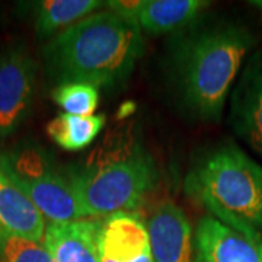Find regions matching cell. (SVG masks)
Returning a JSON list of instances; mask_svg holds the SVG:
<instances>
[{"instance_id":"obj_4","label":"cell","mask_w":262,"mask_h":262,"mask_svg":"<svg viewBox=\"0 0 262 262\" xmlns=\"http://www.w3.org/2000/svg\"><path fill=\"white\" fill-rule=\"evenodd\" d=\"M184 189L208 215L262 242V166L236 143L223 141L201 153Z\"/></svg>"},{"instance_id":"obj_19","label":"cell","mask_w":262,"mask_h":262,"mask_svg":"<svg viewBox=\"0 0 262 262\" xmlns=\"http://www.w3.org/2000/svg\"><path fill=\"white\" fill-rule=\"evenodd\" d=\"M248 3H249V5H252L253 8L262 10V0H251V2H248Z\"/></svg>"},{"instance_id":"obj_11","label":"cell","mask_w":262,"mask_h":262,"mask_svg":"<svg viewBox=\"0 0 262 262\" xmlns=\"http://www.w3.org/2000/svg\"><path fill=\"white\" fill-rule=\"evenodd\" d=\"M96 226V219L47 222L42 244L53 262H99Z\"/></svg>"},{"instance_id":"obj_3","label":"cell","mask_w":262,"mask_h":262,"mask_svg":"<svg viewBox=\"0 0 262 262\" xmlns=\"http://www.w3.org/2000/svg\"><path fill=\"white\" fill-rule=\"evenodd\" d=\"M64 172L83 219L136 211L159 182L156 160L133 124L114 127Z\"/></svg>"},{"instance_id":"obj_13","label":"cell","mask_w":262,"mask_h":262,"mask_svg":"<svg viewBox=\"0 0 262 262\" xmlns=\"http://www.w3.org/2000/svg\"><path fill=\"white\" fill-rule=\"evenodd\" d=\"M208 6L207 0H143L136 20L144 35H173L206 13Z\"/></svg>"},{"instance_id":"obj_10","label":"cell","mask_w":262,"mask_h":262,"mask_svg":"<svg viewBox=\"0 0 262 262\" xmlns=\"http://www.w3.org/2000/svg\"><path fill=\"white\" fill-rule=\"evenodd\" d=\"M194 262H262V242L207 214L194 230Z\"/></svg>"},{"instance_id":"obj_12","label":"cell","mask_w":262,"mask_h":262,"mask_svg":"<svg viewBox=\"0 0 262 262\" xmlns=\"http://www.w3.org/2000/svg\"><path fill=\"white\" fill-rule=\"evenodd\" d=\"M47 220L0 163V232L42 242Z\"/></svg>"},{"instance_id":"obj_9","label":"cell","mask_w":262,"mask_h":262,"mask_svg":"<svg viewBox=\"0 0 262 262\" xmlns=\"http://www.w3.org/2000/svg\"><path fill=\"white\" fill-rule=\"evenodd\" d=\"M230 124L262 158V51L248 60L230 94Z\"/></svg>"},{"instance_id":"obj_2","label":"cell","mask_w":262,"mask_h":262,"mask_svg":"<svg viewBox=\"0 0 262 262\" xmlns=\"http://www.w3.org/2000/svg\"><path fill=\"white\" fill-rule=\"evenodd\" d=\"M143 54L144 34L137 20L103 9L48 39L42 63L56 86L115 89L130 79Z\"/></svg>"},{"instance_id":"obj_17","label":"cell","mask_w":262,"mask_h":262,"mask_svg":"<svg viewBox=\"0 0 262 262\" xmlns=\"http://www.w3.org/2000/svg\"><path fill=\"white\" fill-rule=\"evenodd\" d=\"M0 262H53L42 242L0 232Z\"/></svg>"},{"instance_id":"obj_15","label":"cell","mask_w":262,"mask_h":262,"mask_svg":"<svg viewBox=\"0 0 262 262\" xmlns=\"http://www.w3.org/2000/svg\"><path fill=\"white\" fill-rule=\"evenodd\" d=\"M106 124L103 114L88 117L60 114L47 124V134L58 147L67 151L88 149L98 139Z\"/></svg>"},{"instance_id":"obj_5","label":"cell","mask_w":262,"mask_h":262,"mask_svg":"<svg viewBox=\"0 0 262 262\" xmlns=\"http://www.w3.org/2000/svg\"><path fill=\"white\" fill-rule=\"evenodd\" d=\"M0 163L47 222L83 219L64 168L37 143H20L0 151Z\"/></svg>"},{"instance_id":"obj_18","label":"cell","mask_w":262,"mask_h":262,"mask_svg":"<svg viewBox=\"0 0 262 262\" xmlns=\"http://www.w3.org/2000/svg\"><path fill=\"white\" fill-rule=\"evenodd\" d=\"M143 0H106L105 9L111 10L125 18L136 19L139 15Z\"/></svg>"},{"instance_id":"obj_16","label":"cell","mask_w":262,"mask_h":262,"mask_svg":"<svg viewBox=\"0 0 262 262\" xmlns=\"http://www.w3.org/2000/svg\"><path fill=\"white\" fill-rule=\"evenodd\" d=\"M53 101L70 115H94L99 105V89L88 83H63L54 86Z\"/></svg>"},{"instance_id":"obj_14","label":"cell","mask_w":262,"mask_h":262,"mask_svg":"<svg viewBox=\"0 0 262 262\" xmlns=\"http://www.w3.org/2000/svg\"><path fill=\"white\" fill-rule=\"evenodd\" d=\"M32 22L41 39H51L82 19L105 9L102 0H39L31 3Z\"/></svg>"},{"instance_id":"obj_6","label":"cell","mask_w":262,"mask_h":262,"mask_svg":"<svg viewBox=\"0 0 262 262\" xmlns=\"http://www.w3.org/2000/svg\"><path fill=\"white\" fill-rule=\"evenodd\" d=\"M38 64L24 46L0 53V140L10 137L28 118L35 89Z\"/></svg>"},{"instance_id":"obj_7","label":"cell","mask_w":262,"mask_h":262,"mask_svg":"<svg viewBox=\"0 0 262 262\" xmlns=\"http://www.w3.org/2000/svg\"><path fill=\"white\" fill-rule=\"evenodd\" d=\"M96 222L99 262H155L146 222L136 211H118Z\"/></svg>"},{"instance_id":"obj_1","label":"cell","mask_w":262,"mask_h":262,"mask_svg":"<svg viewBox=\"0 0 262 262\" xmlns=\"http://www.w3.org/2000/svg\"><path fill=\"white\" fill-rule=\"evenodd\" d=\"M255 42L244 22L206 13L170 35L163 82L175 110L189 121H219Z\"/></svg>"},{"instance_id":"obj_8","label":"cell","mask_w":262,"mask_h":262,"mask_svg":"<svg viewBox=\"0 0 262 262\" xmlns=\"http://www.w3.org/2000/svg\"><path fill=\"white\" fill-rule=\"evenodd\" d=\"M155 262H194V229L181 207L163 200L144 219Z\"/></svg>"}]
</instances>
